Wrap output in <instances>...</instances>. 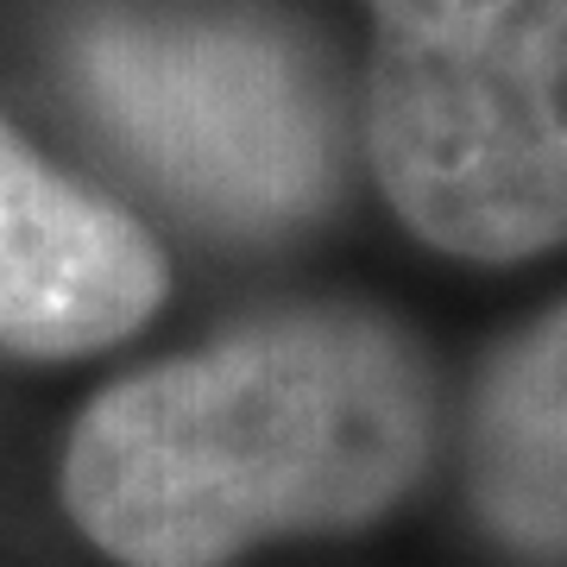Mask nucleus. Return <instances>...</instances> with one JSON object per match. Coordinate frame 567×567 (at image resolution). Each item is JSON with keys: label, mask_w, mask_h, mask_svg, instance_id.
Instances as JSON below:
<instances>
[{"label": "nucleus", "mask_w": 567, "mask_h": 567, "mask_svg": "<svg viewBox=\"0 0 567 567\" xmlns=\"http://www.w3.org/2000/svg\"><path fill=\"white\" fill-rule=\"evenodd\" d=\"M435 447V372L360 303L259 316L107 385L63 447V505L121 567H227L379 524Z\"/></svg>", "instance_id": "f257e3e1"}, {"label": "nucleus", "mask_w": 567, "mask_h": 567, "mask_svg": "<svg viewBox=\"0 0 567 567\" xmlns=\"http://www.w3.org/2000/svg\"><path fill=\"white\" fill-rule=\"evenodd\" d=\"M365 158L466 265L567 246V0H365Z\"/></svg>", "instance_id": "f03ea898"}, {"label": "nucleus", "mask_w": 567, "mask_h": 567, "mask_svg": "<svg viewBox=\"0 0 567 567\" xmlns=\"http://www.w3.org/2000/svg\"><path fill=\"white\" fill-rule=\"evenodd\" d=\"M102 133L227 234L303 227L334 196V114L309 51L240 7H102L70 39Z\"/></svg>", "instance_id": "7ed1b4c3"}, {"label": "nucleus", "mask_w": 567, "mask_h": 567, "mask_svg": "<svg viewBox=\"0 0 567 567\" xmlns=\"http://www.w3.org/2000/svg\"><path fill=\"white\" fill-rule=\"evenodd\" d=\"M171 290L164 252L126 208L58 177L0 121V347L95 353L152 316Z\"/></svg>", "instance_id": "20e7f679"}, {"label": "nucleus", "mask_w": 567, "mask_h": 567, "mask_svg": "<svg viewBox=\"0 0 567 567\" xmlns=\"http://www.w3.org/2000/svg\"><path fill=\"white\" fill-rule=\"evenodd\" d=\"M466 492L498 548L567 567V297L517 328L480 372Z\"/></svg>", "instance_id": "39448f33"}]
</instances>
